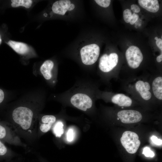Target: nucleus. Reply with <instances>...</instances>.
Wrapping results in <instances>:
<instances>
[{"instance_id":"nucleus-28","label":"nucleus","mask_w":162,"mask_h":162,"mask_svg":"<svg viewBox=\"0 0 162 162\" xmlns=\"http://www.w3.org/2000/svg\"><path fill=\"white\" fill-rule=\"evenodd\" d=\"M156 61L158 63L160 62H162V53L161 54L158 56L156 58Z\"/></svg>"},{"instance_id":"nucleus-15","label":"nucleus","mask_w":162,"mask_h":162,"mask_svg":"<svg viewBox=\"0 0 162 162\" xmlns=\"http://www.w3.org/2000/svg\"><path fill=\"white\" fill-rule=\"evenodd\" d=\"M138 2L141 7L148 11L156 13L159 9V5L157 0H139Z\"/></svg>"},{"instance_id":"nucleus-25","label":"nucleus","mask_w":162,"mask_h":162,"mask_svg":"<svg viewBox=\"0 0 162 162\" xmlns=\"http://www.w3.org/2000/svg\"><path fill=\"white\" fill-rule=\"evenodd\" d=\"M131 9L134 13H138L140 11L139 7L135 4H133L131 6Z\"/></svg>"},{"instance_id":"nucleus-24","label":"nucleus","mask_w":162,"mask_h":162,"mask_svg":"<svg viewBox=\"0 0 162 162\" xmlns=\"http://www.w3.org/2000/svg\"><path fill=\"white\" fill-rule=\"evenodd\" d=\"M139 18V16L136 14L134 13L132 14L130 20V23L132 25Z\"/></svg>"},{"instance_id":"nucleus-8","label":"nucleus","mask_w":162,"mask_h":162,"mask_svg":"<svg viewBox=\"0 0 162 162\" xmlns=\"http://www.w3.org/2000/svg\"><path fill=\"white\" fill-rule=\"evenodd\" d=\"M139 136L136 133L129 131L124 132L120 139L121 143L126 151L130 154H134L140 144Z\"/></svg>"},{"instance_id":"nucleus-10","label":"nucleus","mask_w":162,"mask_h":162,"mask_svg":"<svg viewBox=\"0 0 162 162\" xmlns=\"http://www.w3.org/2000/svg\"><path fill=\"white\" fill-rule=\"evenodd\" d=\"M151 87L153 96L155 100H162V73H153L151 74Z\"/></svg>"},{"instance_id":"nucleus-20","label":"nucleus","mask_w":162,"mask_h":162,"mask_svg":"<svg viewBox=\"0 0 162 162\" xmlns=\"http://www.w3.org/2000/svg\"><path fill=\"white\" fill-rule=\"evenodd\" d=\"M142 154L146 157L152 158L154 156V152L150 149L149 148L147 147L144 148Z\"/></svg>"},{"instance_id":"nucleus-22","label":"nucleus","mask_w":162,"mask_h":162,"mask_svg":"<svg viewBox=\"0 0 162 162\" xmlns=\"http://www.w3.org/2000/svg\"><path fill=\"white\" fill-rule=\"evenodd\" d=\"M74 132L72 128H69L67 133V139L68 141L70 142L73 140L74 137Z\"/></svg>"},{"instance_id":"nucleus-16","label":"nucleus","mask_w":162,"mask_h":162,"mask_svg":"<svg viewBox=\"0 0 162 162\" xmlns=\"http://www.w3.org/2000/svg\"><path fill=\"white\" fill-rule=\"evenodd\" d=\"M15 153L9 148L5 145L4 142L0 140V157H8L12 159L16 157Z\"/></svg>"},{"instance_id":"nucleus-11","label":"nucleus","mask_w":162,"mask_h":162,"mask_svg":"<svg viewBox=\"0 0 162 162\" xmlns=\"http://www.w3.org/2000/svg\"><path fill=\"white\" fill-rule=\"evenodd\" d=\"M56 121V117L52 115H45L41 118L39 122V131L46 133L50 130Z\"/></svg>"},{"instance_id":"nucleus-23","label":"nucleus","mask_w":162,"mask_h":162,"mask_svg":"<svg viewBox=\"0 0 162 162\" xmlns=\"http://www.w3.org/2000/svg\"><path fill=\"white\" fill-rule=\"evenodd\" d=\"M151 140L152 142L157 145H162V140L158 139L156 136H153L151 137Z\"/></svg>"},{"instance_id":"nucleus-26","label":"nucleus","mask_w":162,"mask_h":162,"mask_svg":"<svg viewBox=\"0 0 162 162\" xmlns=\"http://www.w3.org/2000/svg\"><path fill=\"white\" fill-rule=\"evenodd\" d=\"M156 44L162 52V40L160 38H158L156 40Z\"/></svg>"},{"instance_id":"nucleus-19","label":"nucleus","mask_w":162,"mask_h":162,"mask_svg":"<svg viewBox=\"0 0 162 162\" xmlns=\"http://www.w3.org/2000/svg\"><path fill=\"white\" fill-rule=\"evenodd\" d=\"M132 14L130 9H127L123 12V16L124 21L127 23L130 22Z\"/></svg>"},{"instance_id":"nucleus-30","label":"nucleus","mask_w":162,"mask_h":162,"mask_svg":"<svg viewBox=\"0 0 162 162\" xmlns=\"http://www.w3.org/2000/svg\"><path fill=\"white\" fill-rule=\"evenodd\" d=\"M2 42V39L1 38V37L0 35V45L1 44Z\"/></svg>"},{"instance_id":"nucleus-29","label":"nucleus","mask_w":162,"mask_h":162,"mask_svg":"<svg viewBox=\"0 0 162 162\" xmlns=\"http://www.w3.org/2000/svg\"><path fill=\"white\" fill-rule=\"evenodd\" d=\"M75 8V5L73 3H71L68 9L69 11H70L73 10Z\"/></svg>"},{"instance_id":"nucleus-32","label":"nucleus","mask_w":162,"mask_h":162,"mask_svg":"<svg viewBox=\"0 0 162 162\" xmlns=\"http://www.w3.org/2000/svg\"><path fill=\"white\" fill-rule=\"evenodd\" d=\"M10 162H19L14 161H10Z\"/></svg>"},{"instance_id":"nucleus-27","label":"nucleus","mask_w":162,"mask_h":162,"mask_svg":"<svg viewBox=\"0 0 162 162\" xmlns=\"http://www.w3.org/2000/svg\"><path fill=\"white\" fill-rule=\"evenodd\" d=\"M4 97V93L3 90L0 88V104L3 102Z\"/></svg>"},{"instance_id":"nucleus-18","label":"nucleus","mask_w":162,"mask_h":162,"mask_svg":"<svg viewBox=\"0 0 162 162\" xmlns=\"http://www.w3.org/2000/svg\"><path fill=\"white\" fill-rule=\"evenodd\" d=\"M63 124L60 121L57 122L54 126L53 131L56 137H60L64 132Z\"/></svg>"},{"instance_id":"nucleus-5","label":"nucleus","mask_w":162,"mask_h":162,"mask_svg":"<svg viewBox=\"0 0 162 162\" xmlns=\"http://www.w3.org/2000/svg\"><path fill=\"white\" fill-rule=\"evenodd\" d=\"M125 57L128 66L132 70L128 78L134 76L135 70L139 68L143 61V55L138 47L132 46L127 50Z\"/></svg>"},{"instance_id":"nucleus-31","label":"nucleus","mask_w":162,"mask_h":162,"mask_svg":"<svg viewBox=\"0 0 162 162\" xmlns=\"http://www.w3.org/2000/svg\"><path fill=\"white\" fill-rule=\"evenodd\" d=\"M154 39H155V40H157L158 38V37H155V38Z\"/></svg>"},{"instance_id":"nucleus-7","label":"nucleus","mask_w":162,"mask_h":162,"mask_svg":"<svg viewBox=\"0 0 162 162\" xmlns=\"http://www.w3.org/2000/svg\"><path fill=\"white\" fill-rule=\"evenodd\" d=\"M100 52V48L96 44H92L83 46L80 50L82 63L87 65L94 64L98 59Z\"/></svg>"},{"instance_id":"nucleus-13","label":"nucleus","mask_w":162,"mask_h":162,"mask_svg":"<svg viewBox=\"0 0 162 162\" xmlns=\"http://www.w3.org/2000/svg\"><path fill=\"white\" fill-rule=\"evenodd\" d=\"M54 66L52 61L47 60L45 61L41 65L40 71L46 80H49L52 77V71Z\"/></svg>"},{"instance_id":"nucleus-1","label":"nucleus","mask_w":162,"mask_h":162,"mask_svg":"<svg viewBox=\"0 0 162 162\" xmlns=\"http://www.w3.org/2000/svg\"><path fill=\"white\" fill-rule=\"evenodd\" d=\"M152 73L142 74L122 80V87L133 99L147 102L155 100L151 87Z\"/></svg>"},{"instance_id":"nucleus-3","label":"nucleus","mask_w":162,"mask_h":162,"mask_svg":"<svg viewBox=\"0 0 162 162\" xmlns=\"http://www.w3.org/2000/svg\"><path fill=\"white\" fill-rule=\"evenodd\" d=\"M118 60V56L115 52L109 55L104 54L100 57L98 65L100 73L98 74L105 82L108 83L112 79L119 78V74L116 70Z\"/></svg>"},{"instance_id":"nucleus-9","label":"nucleus","mask_w":162,"mask_h":162,"mask_svg":"<svg viewBox=\"0 0 162 162\" xmlns=\"http://www.w3.org/2000/svg\"><path fill=\"white\" fill-rule=\"evenodd\" d=\"M118 118L125 124L136 123L140 122L142 116L139 111L134 110H124L119 111L117 113Z\"/></svg>"},{"instance_id":"nucleus-4","label":"nucleus","mask_w":162,"mask_h":162,"mask_svg":"<svg viewBox=\"0 0 162 162\" xmlns=\"http://www.w3.org/2000/svg\"><path fill=\"white\" fill-rule=\"evenodd\" d=\"M0 140L15 146L26 147L13 128L4 121H0Z\"/></svg>"},{"instance_id":"nucleus-6","label":"nucleus","mask_w":162,"mask_h":162,"mask_svg":"<svg viewBox=\"0 0 162 162\" xmlns=\"http://www.w3.org/2000/svg\"><path fill=\"white\" fill-rule=\"evenodd\" d=\"M97 97L98 98L109 99L112 103L122 107H128L131 106L134 101V99L132 98L123 93H114L101 92L99 90Z\"/></svg>"},{"instance_id":"nucleus-21","label":"nucleus","mask_w":162,"mask_h":162,"mask_svg":"<svg viewBox=\"0 0 162 162\" xmlns=\"http://www.w3.org/2000/svg\"><path fill=\"white\" fill-rule=\"evenodd\" d=\"M95 1L98 5L104 8L108 7L111 2L110 0H95Z\"/></svg>"},{"instance_id":"nucleus-12","label":"nucleus","mask_w":162,"mask_h":162,"mask_svg":"<svg viewBox=\"0 0 162 162\" xmlns=\"http://www.w3.org/2000/svg\"><path fill=\"white\" fill-rule=\"evenodd\" d=\"M69 0H61L55 2L52 4V10L55 14L64 15L66 12L68 10L71 4Z\"/></svg>"},{"instance_id":"nucleus-2","label":"nucleus","mask_w":162,"mask_h":162,"mask_svg":"<svg viewBox=\"0 0 162 162\" xmlns=\"http://www.w3.org/2000/svg\"><path fill=\"white\" fill-rule=\"evenodd\" d=\"M99 90L94 86L79 87L70 92L68 98L70 104L74 107L83 111H86L92 107L94 99L98 98Z\"/></svg>"},{"instance_id":"nucleus-17","label":"nucleus","mask_w":162,"mask_h":162,"mask_svg":"<svg viewBox=\"0 0 162 162\" xmlns=\"http://www.w3.org/2000/svg\"><path fill=\"white\" fill-rule=\"evenodd\" d=\"M11 5L13 8L22 6L28 8L31 7L33 3L31 0H11Z\"/></svg>"},{"instance_id":"nucleus-14","label":"nucleus","mask_w":162,"mask_h":162,"mask_svg":"<svg viewBox=\"0 0 162 162\" xmlns=\"http://www.w3.org/2000/svg\"><path fill=\"white\" fill-rule=\"evenodd\" d=\"M7 44L15 52L20 54H26L29 51L28 46L23 42L10 40L7 42Z\"/></svg>"}]
</instances>
